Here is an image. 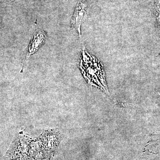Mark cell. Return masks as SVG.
Instances as JSON below:
<instances>
[{
  "mask_svg": "<svg viewBox=\"0 0 160 160\" xmlns=\"http://www.w3.org/2000/svg\"><path fill=\"white\" fill-rule=\"evenodd\" d=\"M88 4L85 0H79L71 21V28L75 29L81 37V26L86 19Z\"/></svg>",
  "mask_w": 160,
  "mask_h": 160,
  "instance_id": "1",
  "label": "cell"
},
{
  "mask_svg": "<svg viewBox=\"0 0 160 160\" xmlns=\"http://www.w3.org/2000/svg\"><path fill=\"white\" fill-rule=\"evenodd\" d=\"M46 33L44 30L38 29L35 32L29 44L24 65L26 64L30 56L34 54L42 46L46 41Z\"/></svg>",
  "mask_w": 160,
  "mask_h": 160,
  "instance_id": "2",
  "label": "cell"
},
{
  "mask_svg": "<svg viewBox=\"0 0 160 160\" xmlns=\"http://www.w3.org/2000/svg\"><path fill=\"white\" fill-rule=\"evenodd\" d=\"M47 1H51V0H47Z\"/></svg>",
  "mask_w": 160,
  "mask_h": 160,
  "instance_id": "3",
  "label": "cell"
}]
</instances>
